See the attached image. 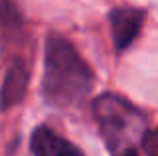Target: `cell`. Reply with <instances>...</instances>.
<instances>
[{"label":"cell","mask_w":158,"mask_h":156,"mask_svg":"<svg viewBox=\"0 0 158 156\" xmlns=\"http://www.w3.org/2000/svg\"><path fill=\"white\" fill-rule=\"evenodd\" d=\"M28 86V70L24 66L22 60H14L10 64V68L6 70L2 88H0V110H8L12 106H16L26 94Z\"/></svg>","instance_id":"5b68a950"},{"label":"cell","mask_w":158,"mask_h":156,"mask_svg":"<svg viewBox=\"0 0 158 156\" xmlns=\"http://www.w3.org/2000/svg\"><path fill=\"white\" fill-rule=\"evenodd\" d=\"M94 86V72L78 50L62 36H48L44 44L42 98L52 108L82 102Z\"/></svg>","instance_id":"6da1fadb"},{"label":"cell","mask_w":158,"mask_h":156,"mask_svg":"<svg viewBox=\"0 0 158 156\" xmlns=\"http://www.w3.org/2000/svg\"><path fill=\"white\" fill-rule=\"evenodd\" d=\"M22 28V16L12 0H0V38H10Z\"/></svg>","instance_id":"8992f818"},{"label":"cell","mask_w":158,"mask_h":156,"mask_svg":"<svg viewBox=\"0 0 158 156\" xmlns=\"http://www.w3.org/2000/svg\"><path fill=\"white\" fill-rule=\"evenodd\" d=\"M30 150L34 156H84L78 146L58 136L48 126H38L30 136Z\"/></svg>","instance_id":"277c9868"},{"label":"cell","mask_w":158,"mask_h":156,"mask_svg":"<svg viewBox=\"0 0 158 156\" xmlns=\"http://www.w3.org/2000/svg\"><path fill=\"white\" fill-rule=\"evenodd\" d=\"M120 156H140V154L136 152V148H134V146H130V148L122 150V152H120Z\"/></svg>","instance_id":"52a82bcc"},{"label":"cell","mask_w":158,"mask_h":156,"mask_svg":"<svg viewBox=\"0 0 158 156\" xmlns=\"http://www.w3.org/2000/svg\"><path fill=\"white\" fill-rule=\"evenodd\" d=\"M146 12L140 8H114L108 14L110 20V30H112V42L116 50H124L136 40L140 28L144 24Z\"/></svg>","instance_id":"3957f363"},{"label":"cell","mask_w":158,"mask_h":156,"mask_svg":"<svg viewBox=\"0 0 158 156\" xmlns=\"http://www.w3.org/2000/svg\"><path fill=\"white\" fill-rule=\"evenodd\" d=\"M92 114L98 122L106 148L112 154H120L130 148L144 134L146 118L136 106L114 94H102L92 102Z\"/></svg>","instance_id":"7a4b0ae2"}]
</instances>
